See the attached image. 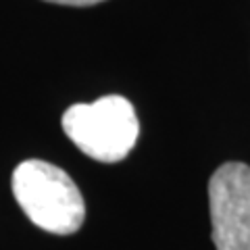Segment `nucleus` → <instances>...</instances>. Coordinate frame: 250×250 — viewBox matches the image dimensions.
I'll return each instance as SVG.
<instances>
[{"label":"nucleus","instance_id":"nucleus-4","mask_svg":"<svg viewBox=\"0 0 250 250\" xmlns=\"http://www.w3.org/2000/svg\"><path fill=\"white\" fill-rule=\"evenodd\" d=\"M46 2H52V4H67V6H92V4L104 2V0H46Z\"/></svg>","mask_w":250,"mask_h":250},{"label":"nucleus","instance_id":"nucleus-1","mask_svg":"<svg viewBox=\"0 0 250 250\" xmlns=\"http://www.w3.org/2000/svg\"><path fill=\"white\" fill-rule=\"evenodd\" d=\"M13 194L29 221L48 233L69 236L83 225L85 202L80 188L57 165L23 161L13 171Z\"/></svg>","mask_w":250,"mask_h":250},{"label":"nucleus","instance_id":"nucleus-2","mask_svg":"<svg viewBox=\"0 0 250 250\" xmlns=\"http://www.w3.org/2000/svg\"><path fill=\"white\" fill-rule=\"evenodd\" d=\"M62 131L90 159L117 163L136 146L140 123L127 98L104 96L92 104L69 106L62 115Z\"/></svg>","mask_w":250,"mask_h":250},{"label":"nucleus","instance_id":"nucleus-3","mask_svg":"<svg viewBox=\"0 0 250 250\" xmlns=\"http://www.w3.org/2000/svg\"><path fill=\"white\" fill-rule=\"evenodd\" d=\"M213 244L217 250H250V167L225 163L208 182Z\"/></svg>","mask_w":250,"mask_h":250}]
</instances>
